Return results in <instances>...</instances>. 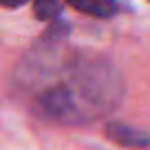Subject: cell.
Listing matches in <instances>:
<instances>
[{"mask_svg":"<svg viewBox=\"0 0 150 150\" xmlns=\"http://www.w3.org/2000/svg\"><path fill=\"white\" fill-rule=\"evenodd\" d=\"M69 5L75 11L93 18H110L117 13V2L115 0H69Z\"/></svg>","mask_w":150,"mask_h":150,"instance_id":"6da1fadb","label":"cell"},{"mask_svg":"<svg viewBox=\"0 0 150 150\" xmlns=\"http://www.w3.org/2000/svg\"><path fill=\"white\" fill-rule=\"evenodd\" d=\"M106 135L110 137L112 141H117V144H126V146H144V144H150V139L146 135H141L139 130L128 128V126H119V124H110L108 130H106Z\"/></svg>","mask_w":150,"mask_h":150,"instance_id":"7a4b0ae2","label":"cell"},{"mask_svg":"<svg viewBox=\"0 0 150 150\" xmlns=\"http://www.w3.org/2000/svg\"><path fill=\"white\" fill-rule=\"evenodd\" d=\"M62 2L60 0H33V11L40 20H51L60 13Z\"/></svg>","mask_w":150,"mask_h":150,"instance_id":"3957f363","label":"cell"},{"mask_svg":"<svg viewBox=\"0 0 150 150\" xmlns=\"http://www.w3.org/2000/svg\"><path fill=\"white\" fill-rule=\"evenodd\" d=\"M24 2H29V0H0V5L7 7V9H16V7L24 5Z\"/></svg>","mask_w":150,"mask_h":150,"instance_id":"277c9868","label":"cell"}]
</instances>
